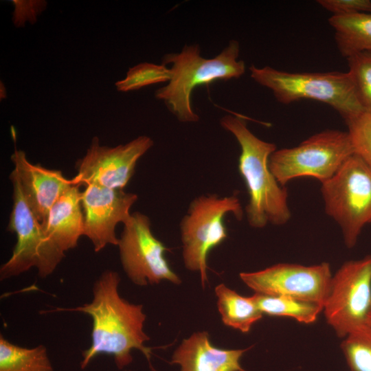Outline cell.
<instances>
[{
  "label": "cell",
  "instance_id": "1",
  "mask_svg": "<svg viewBox=\"0 0 371 371\" xmlns=\"http://www.w3.org/2000/svg\"><path fill=\"white\" fill-rule=\"evenodd\" d=\"M120 282L117 272L106 270L94 283L91 302L45 311L80 312L91 317V344L82 353V369L100 354L113 356L117 368L122 369L132 362L133 349L140 350L150 362L151 348L144 345L149 340L144 331L146 316L142 305L132 304L120 296Z\"/></svg>",
  "mask_w": 371,
  "mask_h": 371
},
{
  "label": "cell",
  "instance_id": "2",
  "mask_svg": "<svg viewBox=\"0 0 371 371\" xmlns=\"http://www.w3.org/2000/svg\"><path fill=\"white\" fill-rule=\"evenodd\" d=\"M220 122L240 148L238 170L249 194L245 207L249 225L260 229L268 224H286L291 217L287 190L278 181L269 164L271 155L277 150L276 144L256 137L240 115H226Z\"/></svg>",
  "mask_w": 371,
  "mask_h": 371
},
{
  "label": "cell",
  "instance_id": "3",
  "mask_svg": "<svg viewBox=\"0 0 371 371\" xmlns=\"http://www.w3.org/2000/svg\"><path fill=\"white\" fill-rule=\"evenodd\" d=\"M239 52V43L232 40L212 58L201 56L197 45H186L179 53L166 54L162 64L171 65V78L167 85L155 91L156 98L162 100L180 122H197L199 117L191 104L192 91L216 80L241 77L245 72V64L238 60Z\"/></svg>",
  "mask_w": 371,
  "mask_h": 371
},
{
  "label": "cell",
  "instance_id": "4",
  "mask_svg": "<svg viewBox=\"0 0 371 371\" xmlns=\"http://www.w3.org/2000/svg\"><path fill=\"white\" fill-rule=\"evenodd\" d=\"M251 78L280 103L308 99L334 109L345 122L365 112L348 72L292 73L266 66L249 67Z\"/></svg>",
  "mask_w": 371,
  "mask_h": 371
},
{
  "label": "cell",
  "instance_id": "5",
  "mask_svg": "<svg viewBox=\"0 0 371 371\" xmlns=\"http://www.w3.org/2000/svg\"><path fill=\"white\" fill-rule=\"evenodd\" d=\"M321 184L326 213L339 226L346 247H354L371 224V168L352 155Z\"/></svg>",
  "mask_w": 371,
  "mask_h": 371
},
{
  "label": "cell",
  "instance_id": "6",
  "mask_svg": "<svg viewBox=\"0 0 371 371\" xmlns=\"http://www.w3.org/2000/svg\"><path fill=\"white\" fill-rule=\"evenodd\" d=\"M228 214L238 220L243 218V207L236 194H202L191 201L180 222L184 265L199 273L203 286L207 281L208 254L227 236L224 219Z\"/></svg>",
  "mask_w": 371,
  "mask_h": 371
},
{
  "label": "cell",
  "instance_id": "7",
  "mask_svg": "<svg viewBox=\"0 0 371 371\" xmlns=\"http://www.w3.org/2000/svg\"><path fill=\"white\" fill-rule=\"evenodd\" d=\"M10 179L13 188L12 207L7 230L16 234V243L10 258L0 268V280L16 276L32 267L45 278L55 271L65 256V252L44 231L12 172Z\"/></svg>",
  "mask_w": 371,
  "mask_h": 371
},
{
  "label": "cell",
  "instance_id": "8",
  "mask_svg": "<svg viewBox=\"0 0 371 371\" xmlns=\"http://www.w3.org/2000/svg\"><path fill=\"white\" fill-rule=\"evenodd\" d=\"M352 155L347 132L326 129L299 145L276 150L269 158V168L282 186L303 177L323 183L330 179Z\"/></svg>",
  "mask_w": 371,
  "mask_h": 371
},
{
  "label": "cell",
  "instance_id": "9",
  "mask_svg": "<svg viewBox=\"0 0 371 371\" xmlns=\"http://www.w3.org/2000/svg\"><path fill=\"white\" fill-rule=\"evenodd\" d=\"M371 306V254L345 262L332 276L323 312L340 338L366 324Z\"/></svg>",
  "mask_w": 371,
  "mask_h": 371
},
{
  "label": "cell",
  "instance_id": "10",
  "mask_svg": "<svg viewBox=\"0 0 371 371\" xmlns=\"http://www.w3.org/2000/svg\"><path fill=\"white\" fill-rule=\"evenodd\" d=\"M117 246L123 270L136 285L158 284L162 280L181 283L166 259L168 249L153 234L146 214L131 213L124 224Z\"/></svg>",
  "mask_w": 371,
  "mask_h": 371
},
{
  "label": "cell",
  "instance_id": "11",
  "mask_svg": "<svg viewBox=\"0 0 371 371\" xmlns=\"http://www.w3.org/2000/svg\"><path fill=\"white\" fill-rule=\"evenodd\" d=\"M240 280L255 293L293 297L323 305L332 273L329 263L306 266L278 263L253 272H241Z\"/></svg>",
  "mask_w": 371,
  "mask_h": 371
},
{
  "label": "cell",
  "instance_id": "12",
  "mask_svg": "<svg viewBox=\"0 0 371 371\" xmlns=\"http://www.w3.org/2000/svg\"><path fill=\"white\" fill-rule=\"evenodd\" d=\"M153 146V139L146 135L115 147L101 146L94 137L85 155L76 162L77 175L73 182L79 186L96 185L124 190L135 172L137 161Z\"/></svg>",
  "mask_w": 371,
  "mask_h": 371
},
{
  "label": "cell",
  "instance_id": "13",
  "mask_svg": "<svg viewBox=\"0 0 371 371\" xmlns=\"http://www.w3.org/2000/svg\"><path fill=\"white\" fill-rule=\"evenodd\" d=\"M84 214V236L92 243L95 252L107 245H118L115 227L126 223L131 217L130 210L137 195L123 190L87 185L82 192Z\"/></svg>",
  "mask_w": 371,
  "mask_h": 371
},
{
  "label": "cell",
  "instance_id": "14",
  "mask_svg": "<svg viewBox=\"0 0 371 371\" xmlns=\"http://www.w3.org/2000/svg\"><path fill=\"white\" fill-rule=\"evenodd\" d=\"M16 176L27 203L35 216L43 225L49 211L56 200L71 186L60 170L48 169L30 163L25 153L14 148L11 155Z\"/></svg>",
  "mask_w": 371,
  "mask_h": 371
},
{
  "label": "cell",
  "instance_id": "15",
  "mask_svg": "<svg viewBox=\"0 0 371 371\" xmlns=\"http://www.w3.org/2000/svg\"><path fill=\"white\" fill-rule=\"evenodd\" d=\"M247 350L216 348L207 332H197L182 341L171 363L179 365L181 371H247L240 360Z\"/></svg>",
  "mask_w": 371,
  "mask_h": 371
},
{
  "label": "cell",
  "instance_id": "16",
  "mask_svg": "<svg viewBox=\"0 0 371 371\" xmlns=\"http://www.w3.org/2000/svg\"><path fill=\"white\" fill-rule=\"evenodd\" d=\"M82 192L79 186L69 188L50 208L41 225L44 231L64 252L75 248L84 236Z\"/></svg>",
  "mask_w": 371,
  "mask_h": 371
},
{
  "label": "cell",
  "instance_id": "17",
  "mask_svg": "<svg viewBox=\"0 0 371 371\" xmlns=\"http://www.w3.org/2000/svg\"><path fill=\"white\" fill-rule=\"evenodd\" d=\"M328 23L335 31L337 47L346 59L360 52H371V12L332 15Z\"/></svg>",
  "mask_w": 371,
  "mask_h": 371
},
{
  "label": "cell",
  "instance_id": "18",
  "mask_svg": "<svg viewBox=\"0 0 371 371\" xmlns=\"http://www.w3.org/2000/svg\"><path fill=\"white\" fill-rule=\"evenodd\" d=\"M214 291L218 310L225 325L246 333L262 317L253 295L243 296L224 284L217 285Z\"/></svg>",
  "mask_w": 371,
  "mask_h": 371
},
{
  "label": "cell",
  "instance_id": "19",
  "mask_svg": "<svg viewBox=\"0 0 371 371\" xmlns=\"http://www.w3.org/2000/svg\"><path fill=\"white\" fill-rule=\"evenodd\" d=\"M253 296L263 315L290 317L306 324L314 323L323 312V305L316 302L257 293Z\"/></svg>",
  "mask_w": 371,
  "mask_h": 371
},
{
  "label": "cell",
  "instance_id": "20",
  "mask_svg": "<svg viewBox=\"0 0 371 371\" xmlns=\"http://www.w3.org/2000/svg\"><path fill=\"white\" fill-rule=\"evenodd\" d=\"M0 371H54L43 345L24 348L0 335Z\"/></svg>",
  "mask_w": 371,
  "mask_h": 371
},
{
  "label": "cell",
  "instance_id": "21",
  "mask_svg": "<svg viewBox=\"0 0 371 371\" xmlns=\"http://www.w3.org/2000/svg\"><path fill=\"white\" fill-rule=\"evenodd\" d=\"M341 349L350 371H371V327L365 324L344 338Z\"/></svg>",
  "mask_w": 371,
  "mask_h": 371
},
{
  "label": "cell",
  "instance_id": "22",
  "mask_svg": "<svg viewBox=\"0 0 371 371\" xmlns=\"http://www.w3.org/2000/svg\"><path fill=\"white\" fill-rule=\"evenodd\" d=\"M171 71L165 65L142 63L129 68L126 78L115 82L119 91L137 90L146 86L170 81Z\"/></svg>",
  "mask_w": 371,
  "mask_h": 371
},
{
  "label": "cell",
  "instance_id": "23",
  "mask_svg": "<svg viewBox=\"0 0 371 371\" xmlns=\"http://www.w3.org/2000/svg\"><path fill=\"white\" fill-rule=\"evenodd\" d=\"M348 73L365 112L371 113V52H363L346 58Z\"/></svg>",
  "mask_w": 371,
  "mask_h": 371
},
{
  "label": "cell",
  "instance_id": "24",
  "mask_svg": "<svg viewBox=\"0 0 371 371\" xmlns=\"http://www.w3.org/2000/svg\"><path fill=\"white\" fill-rule=\"evenodd\" d=\"M345 122L354 155L371 168V113L364 112Z\"/></svg>",
  "mask_w": 371,
  "mask_h": 371
},
{
  "label": "cell",
  "instance_id": "25",
  "mask_svg": "<svg viewBox=\"0 0 371 371\" xmlns=\"http://www.w3.org/2000/svg\"><path fill=\"white\" fill-rule=\"evenodd\" d=\"M317 3L333 16L371 12L370 0H318Z\"/></svg>",
  "mask_w": 371,
  "mask_h": 371
},
{
  "label": "cell",
  "instance_id": "26",
  "mask_svg": "<svg viewBox=\"0 0 371 371\" xmlns=\"http://www.w3.org/2000/svg\"><path fill=\"white\" fill-rule=\"evenodd\" d=\"M366 324L371 327V306L368 313Z\"/></svg>",
  "mask_w": 371,
  "mask_h": 371
},
{
  "label": "cell",
  "instance_id": "27",
  "mask_svg": "<svg viewBox=\"0 0 371 371\" xmlns=\"http://www.w3.org/2000/svg\"><path fill=\"white\" fill-rule=\"evenodd\" d=\"M128 371H130V370H128Z\"/></svg>",
  "mask_w": 371,
  "mask_h": 371
}]
</instances>
